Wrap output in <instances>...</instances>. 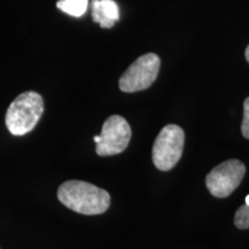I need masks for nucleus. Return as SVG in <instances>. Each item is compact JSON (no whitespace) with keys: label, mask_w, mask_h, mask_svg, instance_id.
<instances>
[{"label":"nucleus","mask_w":249,"mask_h":249,"mask_svg":"<svg viewBox=\"0 0 249 249\" xmlns=\"http://www.w3.org/2000/svg\"><path fill=\"white\" fill-rule=\"evenodd\" d=\"M58 198L68 209L88 216L105 213L111 203L107 191L80 180L62 183L58 189Z\"/></svg>","instance_id":"1"},{"label":"nucleus","mask_w":249,"mask_h":249,"mask_svg":"<svg viewBox=\"0 0 249 249\" xmlns=\"http://www.w3.org/2000/svg\"><path fill=\"white\" fill-rule=\"evenodd\" d=\"M44 112L43 97L35 91L18 95L6 112V127L12 135L22 136L31 132Z\"/></svg>","instance_id":"2"},{"label":"nucleus","mask_w":249,"mask_h":249,"mask_svg":"<svg viewBox=\"0 0 249 249\" xmlns=\"http://www.w3.org/2000/svg\"><path fill=\"white\" fill-rule=\"evenodd\" d=\"M185 133L177 124H167L155 140L152 148V161L160 171H170L181 158Z\"/></svg>","instance_id":"3"},{"label":"nucleus","mask_w":249,"mask_h":249,"mask_svg":"<svg viewBox=\"0 0 249 249\" xmlns=\"http://www.w3.org/2000/svg\"><path fill=\"white\" fill-rule=\"evenodd\" d=\"M160 67V59L157 54L141 55L120 77V90L124 92H136L148 89L157 79Z\"/></svg>","instance_id":"4"},{"label":"nucleus","mask_w":249,"mask_h":249,"mask_svg":"<svg viewBox=\"0 0 249 249\" xmlns=\"http://www.w3.org/2000/svg\"><path fill=\"white\" fill-rule=\"evenodd\" d=\"M245 173L246 166L242 161L229 160L213 169L205 178V185L214 197H227L240 185Z\"/></svg>","instance_id":"5"},{"label":"nucleus","mask_w":249,"mask_h":249,"mask_svg":"<svg viewBox=\"0 0 249 249\" xmlns=\"http://www.w3.org/2000/svg\"><path fill=\"white\" fill-rule=\"evenodd\" d=\"M132 130L126 119L120 116H111L103 124L101 140L96 144L98 156L121 154L128 147Z\"/></svg>","instance_id":"6"},{"label":"nucleus","mask_w":249,"mask_h":249,"mask_svg":"<svg viewBox=\"0 0 249 249\" xmlns=\"http://www.w3.org/2000/svg\"><path fill=\"white\" fill-rule=\"evenodd\" d=\"M92 20L102 28H112L119 21V7L114 0H91Z\"/></svg>","instance_id":"7"},{"label":"nucleus","mask_w":249,"mask_h":249,"mask_svg":"<svg viewBox=\"0 0 249 249\" xmlns=\"http://www.w3.org/2000/svg\"><path fill=\"white\" fill-rule=\"evenodd\" d=\"M89 0H59L57 7L64 13L80 18L87 12Z\"/></svg>","instance_id":"8"},{"label":"nucleus","mask_w":249,"mask_h":249,"mask_svg":"<svg viewBox=\"0 0 249 249\" xmlns=\"http://www.w3.org/2000/svg\"><path fill=\"white\" fill-rule=\"evenodd\" d=\"M234 224L238 229H249V205H242L238 209L234 217Z\"/></svg>","instance_id":"9"},{"label":"nucleus","mask_w":249,"mask_h":249,"mask_svg":"<svg viewBox=\"0 0 249 249\" xmlns=\"http://www.w3.org/2000/svg\"><path fill=\"white\" fill-rule=\"evenodd\" d=\"M242 135L249 140V97L244 103V119L241 124Z\"/></svg>","instance_id":"10"},{"label":"nucleus","mask_w":249,"mask_h":249,"mask_svg":"<svg viewBox=\"0 0 249 249\" xmlns=\"http://www.w3.org/2000/svg\"><path fill=\"white\" fill-rule=\"evenodd\" d=\"M246 59H247V61L249 62V45L247 46V49H246Z\"/></svg>","instance_id":"11"},{"label":"nucleus","mask_w":249,"mask_h":249,"mask_svg":"<svg viewBox=\"0 0 249 249\" xmlns=\"http://www.w3.org/2000/svg\"><path fill=\"white\" fill-rule=\"evenodd\" d=\"M99 140H101V135H96L95 138H93V141H95L96 144H97V143L99 142Z\"/></svg>","instance_id":"12"}]
</instances>
